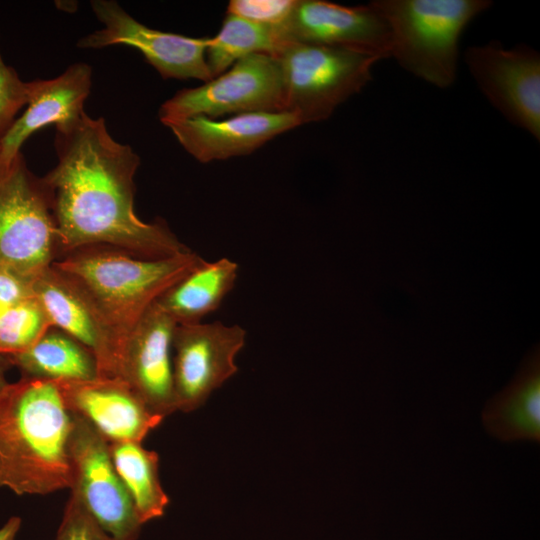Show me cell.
<instances>
[{
	"instance_id": "cell-1",
	"label": "cell",
	"mask_w": 540,
	"mask_h": 540,
	"mask_svg": "<svg viewBox=\"0 0 540 540\" xmlns=\"http://www.w3.org/2000/svg\"><path fill=\"white\" fill-rule=\"evenodd\" d=\"M54 147L57 162L42 178L52 197L61 256L96 245L143 259L190 250L165 221L144 222L136 215L140 157L111 136L104 118L84 112L57 126Z\"/></svg>"
},
{
	"instance_id": "cell-2",
	"label": "cell",
	"mask_w": 540,
	"mask_h": 540,
	"mask_svg": "<svg viewBox=\"0 0 540 540\" xmlns=\"http://www.w3.org/2000/svg\"><path fill=\"white\" fill-rule=\"evenodd\" d=\"M72 415L55 381L21 377L0 390V487L47 495L72 484Z\"/></svg>"
},
{
	"instance_id": "cell-3",
	"label": "cell",
	"mask_w": 540,
	"mask_h": 540,
	"mask_svg": "<svg viewBox=\"0 0 540 540\" xmlns=\"http://www.w3.org/2000/svg\"><path fill=\"white\" fill-rule=\"evenodd\" d=\"M203 259L191 250L161 259H143L96 245L76 249L52 265L92 302L111 331L119 357L147 310Z\"/></svg>"
},
{
	"instance_id": "cell-4",
	"label": "cell",
	"mask_w": 540,
	"mask_h": 540,
	"mask_svg": "<svg viewBox=\"0 0 540 540\" xmlns=\"http://www.w3.org/2000/svg\"><path fill=\"white\" fill-rule=\"evenodd\" d=\"M387 22L391 57L413 75L439 88L457 76L458 42L468 23L488 0H375L370 2Z\"/></svg>"
},
{
	"instance_id": "cell-5",
	"label": "cell",
	"mask_w": 540,
	"mask_h": 540,
	"mask_svg": "<svg viewBox=\"0 0 540 540\" xmlns=\"http://www.w3.org/2000/svg\"><path fill=\"white\" fill-rule=\"evenodd\" d=\"M279 64L285 111L300 124L323 121L372 79L378 59L319 44L287 42L273 55Z\"/></svg>"
},
{
	"instance_id": "cell-6",
	"label": "cell",
	"mask_w": 540,
	"mask_h": 540,
	"mask_svg": "<svg viewBox=\"0 0 540 540\" xmlns=\"http://www.w3.org/2000/svg\"><path fill=\"white\" fill-rule=\"evenodd\" d=\"M60 256L51 193L20 152L0 172V266L36 276Z\"/></svg>"
},
{
	"instance_id": "cell-7",
	"label": "cell",
	"mask_w": 540,
	"mask_h": 540,
	"mask_svg": "<svg viewBox=\"0 0 540 540\" xmlns=\"http://www.w3.org/2000/svg\"><path fill=\"white\" fill-rule=\"evenodd\" d=\"M285 111L282 75L273 55L257 53L195 88L179 90L159 109L163 125L195 116L216 119L227 114Z\"/></svg>"
},
{
	"instance_id": "cell-8",
	"label": "cell",
	"mask_w": 540,
	"mask_h": 540,
	"mask_svg": "<svg viewBox=\"0 0 540 540\" xmlns=\"http://www.w3.org/2000/svg\"><path fill=\"white\" fill-rule=\"evenodd\" d=\"M71 415V493L113 538L136 540L143 524L114 467L108 442L85 419Z\"/></svg>"
},
{
	"instance_id": "cell-9",
	"label": "cell",
	"mask_w": 540,
	"mask_h": 540,
	"mask_svg": "<svg viewBox=\"0 0 540 540\" xmlns=\"http://www.w3.org/2000/svg\"><path fill=\"white\" fill-rule=\"evenodd\" d=\"M241 326L211 323L177 325L172 340L176 410L192 412L238 370L237 354L246 342Z\"/></svg>"
},
{
	"instance_id": "cell-10",
	"label": "cell",
	"mask_w": 540,
	"mask_h": 540,
	"mask_svg": "<svg viewBox=\"0 0 540 540\" xmlns=\"http://www.w3.org/2000/svg\"><path fill=\"white\" fill-rule=\"evenodd\" d=\"M91 8L103 28L83 36L77 47L101 49L133 47L164 79L212 80L206 61L210 37H188L150 28L128 14L114 0H93Z\"/></svg>"
},
{
	"instance_id": "cell-11",
	"label": "cell",
	"mask_w": 540,
	"mask_h": 540,
	"mask_svg": "<svg viewBox=\"0 0 540 540\" xmlns=\"http://www.w3.org/2000/svg\"><path fill=\"white\" fill-rule=\"evenodd\" d=\"M465 61L479 89L512 124L540 139V55L498 41L467 48Z\"/></svg>"
},
{
	"instance_id": "cell-12",
	"label": "cell",
	"mask_w": 540,
	"mask_h": 540,
	"mask_svg": "<svg viewBox=\"0 0 540 540\" xmlns=\"http://www.w3.org/2000/svg\"><path fill=\"white\" fill-rule=\"evenodd\" d=\"M281 30L286 43L325 45L378 60L391 57L389 26L371 3L344 6L323 0H296Z\"/></svg>"
},
{
	"instance_id": "cell-13",
	"label": "cell",
	"mask_w": 540,
	"mask_h": 540,
	"mask_svg": "<svg viewBox=\"0 0 540 540\" xmlns=\"http://www.w3.org/2000/svg\"><path fill=\"white\" fill-rule=\"evenodd\" d=\"M66 408L85 419L108 443L141 442L163 421L121 378L55 381Z\"/></svg>"
},
{
	"instance_id": "cell-14",
	"label": "cell",
	"mask_w": 540,
	"mask_h": 540,
	"mask_svg": "<svg viewBox=\"0 0 540 540\" xmlns=\"http://www.w3.org/2000/svg\"><path fill=\"white\" fill-rule=\"evenodd\" d=\"M176 326L155 302L127 339L120 374L146 406L163 418L177 411L172 370Z\"/></svg>"
},
{
	"instance_id": "cell-15",
	"label": "cell",
	"mask_w": 540,
	"mask_h": 540,
	"mask_svg": "<svg viewBox=\"0 0 540 540\" xmlns=\"http://www.w3.org/2000/svg\"><path fill=\"white\" fill-rule=\"evenodd\" d=\"M300 125L290 112H258L223 120L195 116L166 127L192 157L209 163L249 155L277 135Z\"/></svg>"
},
{
	"instance_id": "cell-16",
	"label": "cell",
	"mask_w": 540,
	"mask_h": 540,
	"mask_svg": "<svg viewBox=\"0 0 540 540\" xmlns=\"http://www.w3.org/2000/svg\"><path fill=\"white\" fill-rule=\"evenodd\" d=\"M33 289L51 326L69 334L93 352L98 376L119 378L115 340L88 297L52 264L36 275Z\"/></svg>"
},
{
	"instance_id": "cell-17",
	"label": "cell",
	"mask_w": 540,
	"mask_h": 540,
	"mask_svg": "<svg viewBox=\"0 0 540 540\" xmlns=\"http://www.w3.org/2000/svg\"><path fill=\"white\" fill-rule=\"evenodd\" d=\"M92 67L77 62L51 79L29 81V100L24 112L1 140L2 155L11 161L23 143L36 131L54 124L65 125L78 119L92 87Z\"/></svg>"
},
{
	"instance_id": "cell-18",
	"label": "cell",
	"mask_w": 540,
	"mask_h": 540,
	"mask_svg": "<svg viewBox=\"0 0 540 540\" xmlns=\"http://www.w3.org/2000/svg\"><path fill=\"white\" fill-rule=\"evenodd\" d=\"M489 434L504 441L540 439V357L534 351L513 381L489 400L482 411Z\"/></svg>"
},
{
	"instance_id": "cell-19",
	"label": "cell",
	"mask_w": 540,
	"mask_h": 540,
	"mask_svg": "<svg viewBox=\"0 0 540 540\" xmlns=\"http://www.w3.org/2000/svg\"><path fill=\"white\" fill-rule=\"evenodd\" d=\"M239 266L233 260L204 259L156 301L177 325L202 322L234 288Z\"/></svg>"
},
{
	"instance_id": "cell-20",
	"label": "cell",
	"mask_w": 540,
	"mask_h": 540,
	"mask_svg": "<svg viewBox=\"0 0 540 540\" xmlns=\"http://www.w3.org/2000/svg\"><path fill=\"white\" fill-rule=\"evenodd\" d=\"M22 377L59 380H89L98 376L93 352L69 334L50 327L27 350L6 357Z\"/></svg>"
},
{
	"instance_id": "cell-21",
	"label": "cell",
	"mask_w": 540,
	"mask_h": 540,
	"mask_svg": "<svg viewBox=\"0 0 540 540\" xmlns=\"http://www.w3.org/2000/svg\"><path fill=\"white\" fill-rule=\"evenodd\" d=\"M114 467L142 524L160 518L169 504L159 478V455L141 442H110Z\"/></svg>"
},
{
	"instance_id": "cell-22",
	"label": "cell",
	"mask_w": 540,
	"mask_h": 540,
	"mask_svg": "<svg viewBox=\"0 0 540 540\" xmlns=\"http://www.w3.org/2000/svg\"><path fill=\"white\" fill-rule=\"evenodd\" d=\"M285 43L281 26L258 24L226 13L218 34L210 37L207 65L215 78L248 55H275Z\"/></svg>"
},
{
	"instance_id": "cell-23",
	"label": "cell",
	"mask_w": 540,
	"mask_h": 540,
	"mask_svg": "<svg viewBox=\"0 0 540 540\" xmlns=\"http://www.w3.org/2000/svg\"><path fill=\"white\" fill-rule=\"evenodd\" d=\"M50 327L51 323L35 296L0 311V356L27 350Z\"/></svg>"
},
{
	"instance_id": "cell-24",
	"label": "cell",
	"mask_w": 540,
	"mask_h": 540,
	"mask_svg": "<svg viewBox=\"0 0 540 540\" xmlns=\"http://www.w3.org/2000/svg\"><path fill=\"white\" fill-rule=\"evenodd\" d=\"M29 100V82L23 81L0 53V142Z\"/></svg>"
},
{
	"instance_id": "cell-25",
	"label": "cell",
	"mask_w": 540,
	"mask_h": 540,
	"mask_svg": "<svg viewBox=\"0 0 540 540\" xmlns=\"http://www.w3.org/2000/svg\"><path fill=\"white\" fill-rule=\"evenodd\" d=\"M55 540H116L90 515L74 495L66 503Z\"/></svg>"
},
{
	"instance_id": "cell-26",
	"label": "cell",
	"mask_w": 540,
	"mask_h": 540,
	"mask_svg": "<svg viewBox=\"0 0 540 540\" xmlns=\"http://www.w3.org/2000/svg\"><path fill=\"white\" fill-rule=\"evenodd\" d=\"M296 0H231L229 14L269 26H282L288 19Z\"/></svg>"
},
{
	"instance_id": "cell-27",
	"label": "cell",
	"mask_w": 540,
	"mask_h": 540,
	"mask_svg": "<svg viewBox=\"0 0 540 540\" xmlns=\"http://www.w3.org/2000/svg\"><path fill=\"white\" fill-rule=\"evenodd\" d=\"M35 277L0 266V311L33 298Z\"/></svg>"
},
{
	"instance_id": "cell-28",
	"label": "cell",
	"mask_w": 540,
	"mask_h": 540,
	"mask_svg": "<svg viewBox=\"0 0 540 540\" xmlns=\"http://www.w3.org/2000/svg\"><path fill=\"white\" fill-rule=\"evenodd\" d=\"M21 526V519L19 517L10 518L0 528V540H16L17 533Z\"/></svg>"
},
{
	"instance_id": "cell-29",
	"label": "cell",
	"mask_w": 540,
	"mask_h": 540,
	"mask_svg": "<svg viewBox=\"0 0 540 540\" xmlns=\"http://www.w3.org/2000/svg\"><path fill=\"white\" fill-rule=\"evenodd\" d=\"M9 367L10 364L7 358L0 356V390L9 383L6 378V371Z\"/></svg>"
},
{
	"instance_id": "cell-30",
	"label": "cell",
	"mask_w": 540,
	"mask_h": 540,
	"mask_svg": "<svg viewBox=\"0 0 540 540\" xmlns=\"http://www.w3.org/2000/svg\"><path fill=\"white\" fill-rule=\"evenodd\" d=\"M12 161V160H11ZM11 161H6L2 155V148H1V144H0V172L11 162Z\"/></svg>"
}]
</instances>
